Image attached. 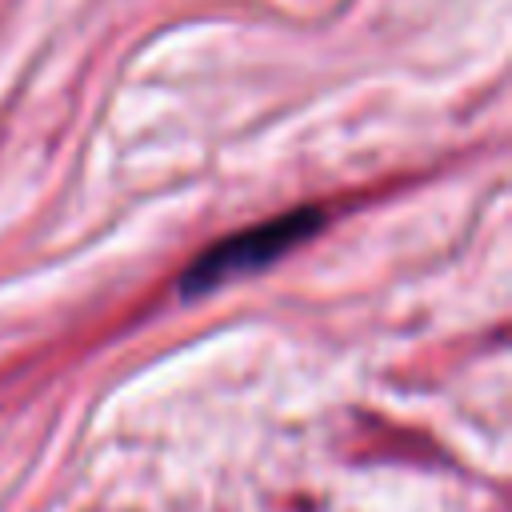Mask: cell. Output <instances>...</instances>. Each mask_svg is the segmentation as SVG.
<instances>
[{"instance_id":"6da1fadb","label":"cell","mask_w":512,"mask_h":512,"mask_svg":"<svg viewBox=\"0 0 512 512\" xmlns=\"http://www.w3.org/2000/svg\"><path fill=\"white\" fill-rule=\"evenodd\" d=\"M324 224V216L316 208H300V212H284V216H272L264 224H252L220 244H212L184 276V292H208L232 276H244V272H256V268H268L272 260L288 256L296 244H304L316 228Z\"/></svg>"}]
</instances>
